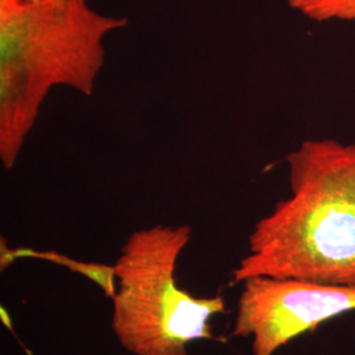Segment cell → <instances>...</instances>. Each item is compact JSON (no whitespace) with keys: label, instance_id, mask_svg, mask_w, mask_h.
Listing matches in <instances>:
<instances>
[{"label":"cell","instance_id":"cell-5","mask_svg":"<svg viewBox=\"0 0 355 355\" xmlns=\"http://www.w3.org/2000/svg\"><path fill=\"white\" fill-rule=\"evenodd\" d=\"M287 4L292 10L318 23L355 20V0H287Z\"/></svg>","mask_w":355,"mask_h":355},{"label":"cell","instance_id":"cell-4","mask_svg":"<svg viewBox=\"0 0 355 355\" xmlns=\"http://www.w3.org/2000/svg\"><path fill=\"white\" fill-rule=\"evenodd\" d=\"M233 337H252L253 355H274L330 318L355 311V283L254 277L242 282Z\"/></svg>","mask_w":355,"mask_h":355},{"label":"cell","instance_id":"cell-2","mask_svg":"<svg viewBox=\"0 0 355 355\" xmlns=\"http://www.w3.org/2000/svg\"><path fill=\"white\" fill-rule=\"evenodd\" d=\"M125 17L95 11L89 0H0V159L16 165L51 89L91 96L105 61L104 41Z\"/></svg>","mask_w":355,"mask_h":355},{"label":"cell","instance_id":"cell-3","mask_svg":"<svg viewBox=\"0 0 355 355\" xmlns=\"http://www.w3.org/2000/svg\"><path fill=\"white\" fill-rule=\"evenodd\" d=\"M190 225H154L133 232L114 266L111 328L133 355H187L195 341L217 340L211 320L227 312L221 295L198 297L178 287V259Z\"/></svg>","mask_w":355,"mask_h":355},{"label":"cell","instance_id":"cell-1","mask_svg":"<svg viewBox=\"0 0 355 355\" xmlns=\"http://www.w3.org/2000/svg\"><path fill=\"white\" fill-rule=\"evenodd\" d=\"M286 164L291 193L255 224L233 283H355V142L305 140Z\"/></svg>","mask_w":355,"mask_h":355},{"label":"cell","instance_id":"cell-6","mask_svg":"<svg viewBox=\"0 0 355 355\" xmlns=\"http://www.w3.org/2000/svg\"><path fill=\"white\" fill-rule=\"evenodd\" d=\"M32 3H62V1H70V0H26Z\"/></svg>","mask_w":355,"mask_h":355}]
</instances>
